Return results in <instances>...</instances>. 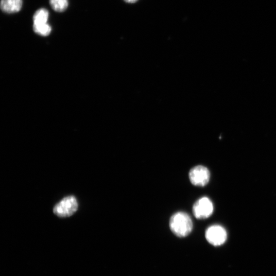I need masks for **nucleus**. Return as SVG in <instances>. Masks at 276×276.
<instances>
[{"label":"nucleus","mask_w":276,"mask_h":276,"mask_svg":"<svg viewBox=\"0 0 276 276\" xmlns=\"http://www.w3.org/2000/svg\"><path fill=\"white\" fill-rule=\"evenodd\" d=\"M49 17V13L45 8L37 10L33 16L34 24L47 23Z\"/></svg>","instance_id":"nucleus-7"},{"label":"nucleus","mask_w":276,"mask_h":276,"mask_svg":"<svg viewBox=\"0 0 276 276\" xmlns=\"http://www.w3.org/2000/svg\"><path fill=\"white\" fill-rule=\"evenodd\" d=\"M206 239L214 246L223 244L227 239V233L222 226L213 225L209 226L206 231Z\"/></svg>","instance_id":"nucleus-4"},{"label":"nucleus","mask_w":276,"mask_h":276,"mask_svg":"<svg viewBox=\"0 0 276 276\" xmlns=\"http://www.w3.org/2000/svg\"><path fill=\"white\" fill-rule=\"evenodd\" d=\"M23 6V0H1L0 8L6 14H14L21 11Z\"/></svg>","instance_id":"nucleus-6"},{"label":"nucleus","mask_w":276,"mask_h":276,"mask_svg":"<svg viewBox=\"0 0 276 276\" xmlns=\"http://www.w3.org/2000/svg\"><path fill=\"white\" fill-rule=\"evenodd\" d=\"M189 176L190 181L193 185L204 187L209 182L210 173L206 167L199 165L191 170Z\"/></svg>","instance_id":"nucleus-5"},{"label":"nucleus","mask_w":276,"mask_h":276,"mask_svg":"<svg viewBox=\"0 0 276 276\" xmlns=\"http://www.w3.org/2000/svg\"><path fill=\"white\" fill-rule=\"evenodd\" d=\"M33 30L34 32L43 36H47L50 34L52 31V28L50 24H34Z\"/></svg>","instance_id":"nucleus-8"},{"label":"nucleus","mask_w":276,"mask_h":276,"mask_svg":"<svg viewBox=\"0 0 276 276\" xmlns=\"http://www.w3.org/2000/svg\"><path fill=\"white\" fill-rule=\"evenodd\" d=\"M123 1L127 3L134 4L139 1V0H123Z\"/></svg>","instance_id":"nucleus-10"},{"label":"nucleus","mask_w":276,"mask_h":276,"mask_svg":"<svg viewBox=\"0 0 276 276\" xmlns=\"http://www.w3.org/2000/svg\"><path fill=\"white\" fill-rule=\"evenodd\" d=\"M78 204L73 195L65 197L58 202L53 208V213L60 218H68L73 215L78 210Z\"/></svg>","instance_id":"nucleus-2"},{"label":"nucleus","mask_w":276,"mask_h":276,"mask_svg":"<svg viewBox=\"0 0 276 276\" xmlns=\"http://www.w3.org/2000/svg\"><path fill=\"white\" fill-rule=\"evenodd\" d=\"M171 231L177 237L185 238L193 229V223L190 216L185 212H179L173 214L170 219Z\"/></svg>","instance_id":"nucleus-1"},{"label":"nucleus","mask_w":276,"mask_h":276,"mask_svg":"<svg viewBox=\"0 0 276 276\" xmlns=\"http://www.w3.org/2000/svg\"><path fill=\"white\" fill-rule=\"evenodd\" d=\"M51 7L57 13H63L66 11L69 6L68 0H49Z\"/></svg>","instance_id":"nucleus-9"},{"label":"nucleus","mask_w":276,"mask_h":276,"mask_svg":"<svg viewBox=\"0 0 276 276\" xmlns=\"http://www.w3.org/2000/svg\"><path fill=\"white\" fill-rule=\"evenodd\" d=\"M214 210L213 204L207 197L197 201L193 206V213L196 219L200 220L209 218Z\"/></svg>","instance_id":"nucleus-3"}]
</instances>
